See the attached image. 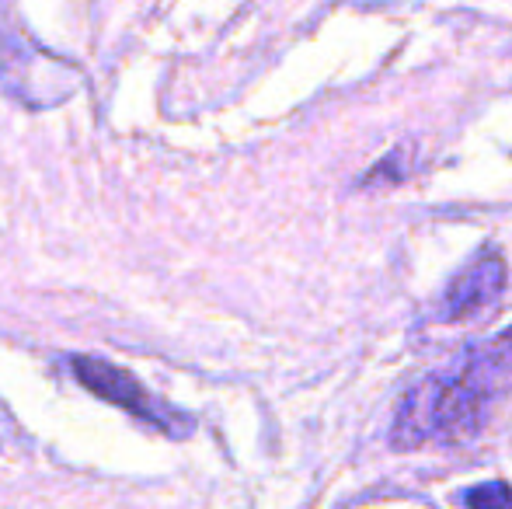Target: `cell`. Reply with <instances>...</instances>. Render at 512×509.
Masks as SVG:
<instances>
[{
  "mask_svg": "<svg viewBox=\"0 0 512 509\" xmlns=\"http://www.w3.org/2000/svg\"><path fill=\"white\" fill-rule=\"evenodd\" d=\"M495 353H506V356H512V328H506V332L499 335V342H495Z\"/></svg>",
  "mask_w": 512,
  "mask_h": 509,
  "instance_id": "cell-5",
  "label": "cell"
},
{
  "mask_svg": "<svg viewBox=\"0 0 512 509\" xmlns=\"http://www.w3.org/2000/svg\"><path fill=\"white\" fill-rule=\"evenodd\" d=\"M74 374L88 391L102 394L105 401H115L119 408H129V412L143 415L147 422H157L154 412H150V401H147V391L136 384V377L129 370H119L112 363H102V360H74Z\"/></svg>",
  "mask_w": 512,
  "mask_h": 509,
  "instance_id": "cell-3",
  "label": "cell"
},
{
  "mask_svg": "<svg viewBox=\"0 0 512 509\" xmlns=\"http://www.w3.org/2000/svg\"><path fill=\"white\" fill-rule=\"evenodd\" d=\"M506 293V262L499 248H481L457 276L450 279L443 293V321H471L488 314Z\"/></svg>",
  "mask_w": 512,
  "mask_h": 509,
  "instance_id": "cell-2",
  "label": "cell"
},
{
  "mask_svg": "<svg viewBox=\"0 0 512 509\" xmlns=\"http://www.w3.org/2000/svg\"><path fill=\"white\" fill-rule=\"evenodd\" d=\"M488 387L467 374H439L411 387L394 419V447L418 450L425 443H460L478 433Z\"/></svg>",
  "mask_w": 512,
  "mask_h": 509,
  "instance_id": "cell-1",
  "label": "cell"
},
{
  "mask_svg": "<svg viewBox=\"0 0 512 509\" xmlns=\"http://www.w3.org/2000/svg\"><path fill=\"white\" fill-rule=\"evenodd\" d=\"M464 509H512V489L506 482H481L464 492Z\"/></svg>",
  "mask_w": 512,
  "mask_h": 509,
  "instance_id": "cell-4",
  "label": "cell"
}]
</instances>
